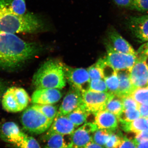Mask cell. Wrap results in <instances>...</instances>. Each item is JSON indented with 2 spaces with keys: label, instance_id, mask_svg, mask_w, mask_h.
Instances as JSON below:
<instances>
[{
  "label": "cell",
  "instance_id": "cell-1",
  "mask_svg": "<svg viewBox=\"0 0 148 148\" xmlns=\"http://www.w3.org/2000/svg\"><path fill=\"white\" fill-rule=\"evenodd\" d=\"M36 43L27 42L16 35L0 30V68L17 69L33 58L39 51Z\"/></svg>",
  "mask_w": 148,
  "mask_h": 148
},
{
  "label": "cell",
  "instance_id": "cell-2",
  "mask_svg": "<svg viewBox=\"0 0 148 148\" xmlns=\"http://www.w3.org/2000/svg\"><path fill=\"white\" fill-rule=\"evenodd\" d=\"M44 22L36 14H18L11 10L0 8V30L15 33H33L43 28Z\"/></svg>",
  "mask_w": 148,
  "mask_h": 148
},
{
  "label": "cell",
  "instance_id": "cell-3",
  "mask_svg": "<svg viewBox=\"0 0 148 148\" xmlns=\"http://www.w3.org/2000/svg\"><path fill=\"white\" fill-rule=\"evenodd\" d=\"M66 82L63 63L50 60L38 69L33 77L32 82L37 89H61L66 86Z\"/></svg>",
  "mask_w": 148,
  "mask_h": 148
},
{
  "label": "cell",
  "instance_id": "cell-4",
  "mask_svg": "<svg viewBox=\"0 0 148 148\" xmlns=\"http://www.w3.org/2000/svg\"><path fill=\"white\" fill-rule=\"evenodd\" d=\"M53 121L32 106L26 109L21 116L24 129L31 134L36 135L46 132Z\"/></svg>",
  "mask_w": 148,
  "mask_h": 148
},
{
  "label": "cell",
  "instance_id": "cell-5",
  "mask_svg": "<svg viewBox=\"0 0 148 148\" xmlns=\"http://www.w3.org/2000/svg\"><path fill=\"white\" fill-rule=\"evenodd\" d=\"M30 98L26 90L22 88L13 86L3 94L1 103L4 110L9 112H18L26 109Z\"/></svg>",
  "mask_w": 148,
  "mask_h": 148
},
{
  "label": "cell",
  "instance_id": "cell-6",
  "mask_svg": "<svg viewBox=\"0 0 148 148\" xmlns=\"http://www.w3.org/2000/svg\"><path fill=\"white\" fill-rule=\"evenodd\" d=\"M105 45L107 49V62L116 71L127 70L130 71L137 60L136 55L120 53L114 50L108 41Z\"/></svg>",
  "mask_w": 148,
  "mask_h": 148
},
{
  "label": "cell",
  "instance_id": "cell-7",
  "mask_svg": "<svg viewBox=\"0 0 148 148\" xmlns=\"http://www.w3.org/2000/svg\"><path fill=\"white\" fill-rule=\"evenodd\" d=\"M63 66L66 80L71 86L82 92L89 90L90 79L87 69L73 68L63 63Z\"/></svg>",
  "mask_w": 148,
  "mask_h": 148
},
{
  "label": "cell",
  "instance_id": "cell-8",
  "mask_svg": "<svg viewBox=\"0 0 148 148\" xmlns=\"http://www.w3.org/2000/svg\"><path fill=\"white\" fill-rule=\"evenodd\" d=\"M85 106L91 114H94L105 110L106 105L114 94L108 92H98L88 90L82 92Z\"/></svg>",
  "mask_w": 148,
  "mask_h": 148
},
{
  "label": "cell",
  "instance_id": "cell-9",
  "mask_svg": "<svg viewBox=\"0 0 148 148\" xmlns=\"http://www.w3.org/2000/svg\"><path fill=\"white\" fill-rule=\"evenodd\" d=\"M146 58L137 57V60L130 71V80L135 89L148 86V65Z\"/></svg>",
  "mask_w": 148,
  "mask_h": 148
},
{
  "label": "cell",
  "instance_id": "cell-10",
  "mask_svg": "<svg viewBox=\"0 0 148 148\" xmlns=\"http://www.w3.org/2000/svg\"><path fill=\"white\" fill-rule=\"evenodd\" d=\"M76 127L67 116L57 114L50 127L42 138L45 141L48 137L53 134L71 135Z\"/></svg>",
  "mask_w": 148,
  "mask_h": 148
},
{
  "label": "cell",
  "instance_id": "cell-11",
  "mask_svg": "<svg viewBox=\"0 0 148 148\" xmlns=\"http://www.w3.org/2000/svg\"><path fill=\"white\" fill-rule=\"evenodd\" d=\"M126 24L139 40L142 42L148 41V14L130 16Z\"/></svg>",
  "mask_w": 148,
  "mask_h": 148
},
{
  "label": "cell",
  "instance_id": "cell-12",
  "mask_svg": "<svg viewBox=\"0 0 148 148\" xmlns=\"http://www.w3.org/2000/svg\"><path fill=\"white\" fill-rule=\"evenodd\" d=\"M83 104L82 92L75 88L71 86L59 107L57 114L67 115Z\"/></svg>",
  "mask_w": 148,
  "mask_h": 148
},
{
  "label": "cell",
  "instance_id": "cell-13",
  "mask_svg": "<svg viewBox=\"0 0 148 148\" xmlns=\"http://www.w3.org/2000/svg\"><path fill=\"white\" fill-rule=\"evenodd\" d=\"M93 123H85L76 129L71 135L73 148H80L92 141L93 133L97 130Z\"/></svg>",
  "mask_w": 148,
  "mask_h": 148
},
{
  "label": "cell",
  "instance_id": "cell-14",
  "mask_svg": "<svg viewBox=\"0 0 148 148\" xmlns=\"http://www.w3.org/2000/svg\"><path fill=\"white\" fill-rule=\"evenodd\" d=\"M107 36L110 44L114 49L120 53L137 55L132 46L130 44L113 26L107 30Z\"/></svg>",
  "mask_w": 148,
  "mask_h": 148
},
{
  "label": "cell",
  "instance_id": "cell-15",
  "mask_svg": "<svg viewBox=\"0 0 148 148\" xmlns=\"http://www.w3.org/2000/svg\"><path fill=\"white\" fill-rule=\"evenodd\" d=\"M0 131V135L3 140L14 146L19 144L27 135L13 122H7L4 123Z\"/></svg>",
  "mask_w": 148,
  "mask_h": 148
},
{
  "label": "cell",
  "instance_id": "cell-16",
  "mask_svg": "<svg viewBox=\"0 0 148 148\" xmlns=\"http://www.w3.org/2000/svg\"><path fill=\"white\" fill-rule=\"evenodd\" d=\"M59 89L54 88H39L32 94V102L34 104H53L57 103L62 98Z\"/></svg>",
  "mask_w": 148,
  "mask_h": 148
},
{
  "label": "cell",
  "instance_id": "cell-17",
  "mask_svg": "<svg viewBox=\"0 0 148 148\" xmlns=\"http://www.w3.org/2000/svg\"><path fill=\"white\" fill-rule=\"evenodd\" d=\"M93 123L97 129H106L114 131L118 127V119L114 114L106 110L99 111L94 114Z\"/></svg>",
  "mask_w": 148,
  "mask_h": 148
},
{
  "label": "cell",
  "instance_id": "cell-18",
  "mask_svg": "<svg viewBox=\"0 0 148 148\" xmlns=\"http://www.w3.org/2000/svg\"><path fill=\"white\" fill-rule=\"evenodd\" d=\"M116 73L119 80V86L115 95L121 98L129 96L135 89L130 80V72L127 70H122Z\"/></svg>",
  "mask_w": 148,
  "mask_h": 148
},
{
  "label": "cell",
  "instance_id": "cell-19",
  "mask_svg": "<svg viewBox=\"0 0 148 148\" xmlns=\"http://www.w3.org/2000/svg\"><path fill=\"white\" fill-rule=\"evenodd\" d=\"M44 148H72L71 135L53 134L48 137Z\"/></svg>",
  "mask_w": 148,
  "mask_h": 148
},
{
  "label": "cell",
  "instance_id": "cell-20",
  "mask_svg": "<svg viewBox=\"0 0 148 148\" xmlns=\"http://www.w3.org/2000/svg\"><path fill=\"white\" fill-rule=\"evenodd\" d=\"M90 114L84 104H83L66 116L74 125L77 127L85 123Z\"/></svg>",
  "mask_w": 148,
  "mask_h": 148
},
{
  "label": "cell",
  "instance_id": "cell-21",
  "mask_svg": "<svg viewBox=\"0 0 148 148\" xmlns=\"http://www.w3.org/2000/svg\"><path fill=\"white\" fill-rule=\"evenodd\" d=\"M0 8L8 9L18 14L27 12L24 0H0Z\"/></svg>",
  "mask_w": 148,
  "mask_h": 148
},
{
  "label": "cell",
  "instance_id": "cell-22",
  "mask_svg": "<svg viewBox=\"0 0 148 148\" xmlns=\"http://www.w3.org/2000/svg\"><path fill=\"white\" fill-rule=\"evenodd\" d=\"M121 124L122 129L125 132H133L135 134L148 129L147 119L142 117L130 122L121 123Z\"/></svg>",
  "mask_w": 148,
  "mask_h": 148
},
{
  "label": "cell",
  "instance_id": "cell-23",
  "mask_svg": "<svg viewBox=\"0 0 148 148\" xmlns=\"http://www.w3.org/2000/svg\"><path fill=\"white\" fill-rule=\"evenodd\" d=\"M104 110L114 114L118 118L123 110L121 98L116 95H113L108 102Z\"/></svg>",
  "mask_w": 148,
  "mask_h": 148
},
{
  "label": "cell",
  "instance_id": "cell-24",
  "mask_svg": "<svg viewBox=\"0 0 148 148\" xmlns=\"http://www.w3.org/2000/svg\"><path fill=\"white\" fill-rule=\"evenodd\" d=\"M141 117L138 109L128 108L123 110L120 115L118 117L120 123L130 122Z\"/></svg>",
  "mask_w": 148,
  "mask_h": 148
},
{
  "label": "cell",
  "instance_id": "cell-25",
  "mask_svg": "<svg viewBox=\"0 0 148 148\" xmlns=\"http://www.w3.org/2000/svg\"><path fill=\"white\" fill-rule=\"evenodd\" d=\"M114 131L106 129H97L93 133L92 141L104 147Z\"/></svg>",
  "mask_w": 148,
  "mask_h": 148
},
{
  "label": "cell",
  "instance_id": "cell-26",
  "mask_svg": "<svg viewBox=\"0 0 148 148\" xmlns=\"http://www.w3.org/2000/svg\"><path fill=\"white\" fill-rule=\"evenodd\" d=\"M32 106L40 111L47 117L51 120H53L58 113L57 107L53 106L52 104H34Z\"/></svg>",
  "mask_w": 148,
  "mask_h": 148
},
{
  "label": "cell",
  "instance_id": "cell-27",
  "mask_svg": "<svg viewBox=\"0 0 148 148\" xmlns=\"http://www.w3.org/2000/svg\"><path fill=\"white\" fill-rule=\"evenodd\" d=\"M130 96L139 105L148 103V86L136 88Z\"/></svg>",
  "mask_w": 148,
  "mask_h": 148
},
{
  "label": "cell",
  "instance_id": "cell-28",
  "mask_svg": "<svg viewBox=\"0 0 148 148\" xmlns=\"http://www.w3.org/2000/svg\"><path fill=\"white\" fill-rule=\"evenodd\" d=\"M108 88V92L115 95L118 90L119 80L116 71L104 79Z\"/></svg>",
  "mask_w": 148,
  "mask_h": 148
},
{
  "label": "cell",
  "instance_id": "cell-29",
  "mask_svg": "<svg viewBox=\"0 0 148 148\" xmlns=\"http://www.w3.org/2000/svg\"><path fill=\"white\" fill-rule=\"evenodd\" d=\"M124 136L121 131L116 130L111 133L104 148H118L121 143Z\"/></svg>",
  "mask_w": 148,
  "mask_h": 148
},
{
  "label": "cell",
  "instance_id": "cell-30",
  "mask_svg": "<svg viewBox=\"0 0 148 148\" xmlns=\"http://www.w3.org/2000/svg\"><path fill=\"white\" fill-rule=\"evenodd\" d=\"M15 147L16 148H42L38 142L34 137L28 135Z\"/></svg>",
  "mask_w": 148,
  "mask_h": 148
},
{
  "label": "cell",
  "instance_id": "cell-31",
  "mask_svg": "<svg viewBox=\"0 0 148 148\" xmlns=\"http://www.w3.org/2000/svg\"><path fill=\"white\" fill-rule=\"evenodd\" d=\"M89 90L98 92H108L107 85L103 79L90 80Z\"/></svg>",
  "mask_w": 148,
  "mask_h": 148
},
{
  "label": "cell",
  "instance_id": "cell-32",
  "mask_svg": "<svg viewBox=\"0 0 148 148\" xmlns=\"http://www.w3.org/2000/svg\"><path fill=\"white\" fill-rule=\"evenodd\" d=\"M90 80L93 79H104L102 69L97 63L90 66L87 69Z\"/></svg>",
  "mask_w": 148,
  "mask_h": 148
},
{
  "label": "cell",
  "instance_id": "cell-33",
  "mask_svg": "<svg viewBox=\"0 0 148 148\" xmlns=\"http://www.w3.org/2000/svg\"><path fill=\"white\" fill-rule=\"evenodd\" d=\"M130 9L140 12H148V0H133Z\"/></svg>",
  "mask_w": 148,
  "mask_h": 148
},
{
  "label": "cell",
  "instance_id": "cell-34",
  "mask_svg": "<svg viewBox=\"0 0 148 148\" xmlns=\"http://www.w3.org/2000/svg\"><path fill=\"white\" fill-rule=\"evenodd\" d=\"M121 99L123 105V110L131 108L138 109L140 105L130 95L125 96Z\"/></svg>",
  "mask_w": 148,
  "mask_h": 148
},
{
  "label": "cell",
  "instance_id": "cell-35",
  "mask_svg": "<svg viewBox=\"0 0 148 148\" xmlns=\"http://www.w3.org/2000/svg\"><path fill=\"white\" fill-rule=\"evenodd\" d=\"M135 144H138L148 140V129L136 133L134 140Z\"/></svg>",
  "mask_w": 148,
  "mask_h": 148
},
{
  "label": "cell",
  "instance_id": "cell-36",
  "mask_svg": "<svg viewBox=\"0 0 148 148\" xmlns=\"http://www.w3.org/2000/svg\"><path fill=\"white\" fill-rule=\"evenodd\" d=\"M118 148H137V147L133 140L124 136L121 143Z\"/></svg>",
  "mask_w": 148,
  "mask_h": 148
},
{
  "label": "cell",
  "instance_id": "cell-37",
  "mask_svg": "<svg viewBox=\"0 0 148 148\" xmlns=\"http://www.w3.org/2000/svg\"><path fill=\"white\" fill-rule=\"evenodd\" d=\"M116 5L121 8L130 9L133 0H113Z\"/></svg>",
  "mask_w": 148,
  "mask_h": 148
},
{
  "label": "cell",
  "instance_id": "cell-38",
  "mask_svg": "<svg viewBox=\"0 0 148 148\" xmlns=\"http://www.w3.org/2000/svg\"><path fill=\"white\" fill-rule=\"evenodd\" d=\"M137 57H148V42L141 46L137 53Z\"/></svg>",
  "mask_w": 148,
  "mask_h": 148
},
{
  "label": "cell",
  "instance_id": "cell-39",
  "mask_svg": "<svg viewBox=\"0 0 148 148\" xmlns=\"http://www.w3.org/2000/svg\"><path fill=\"white\" fill-rule=\"evenodd\" d=\"M138 110L142 117L147 119L148 118V103L139 105Z\"/></svg>",
  "mask_w": 148,
  "mask_h": 148
},
{
  "label": "cell",
  "instance_id": "cell-40",
  "mask_svg": "<svg viewBox=\"0 0 148 148\" xmlns=\"http://www.w3.org/2000/svg\"><path fill=\"white\" fill-rule=\"evenodd\" d=\"M80 148H104V147L94 143L93 141H92L90 143H88L87 145H86L85 146Z\"/></svg>",
  "mask_w": 148,
  "mask_h": 148
},
{
  "label": "cell",
  "instance_id": "cell-41",
  "mask_svg": "<svg viewBox=\"0 0 148 148\" xmlns=\"http://www.w3.org/2000/svg\"><path fill=\"white\" fill-rule=\"evenodd\" d=\"M136 145L137 148H148V140Z\"/></svg>",
  "mask_w": 148,
  "mask_h": 148
},
{
  "label": "cell",
  "instance_id": "cell-42",
  "mask_svg": "<svg viewBox=\"0 0 148 148\" xmlns=\"http://www.w3.org/2000/svg\"><path fill=\"white\" fill-rule=\"evenodd\" d=\"M4 89V86L2 82L0 80V102L1 101V99H2V97L3 92Z\"/></svg>",
  "mask_w": 148,
  "mask_h": 148
},
{
  "label": "cell",
  "instance_id": "cell-43",
  "mask_svg": "<svg viewBox=\"0 0 148 148\" xmlns=\"http://www.w3.org/2000/svg\"><path fill=\"white\" fill-rule=\"evenodd\" d=\"M147 127H148V118L147 119Z\"/></svg>",
  "mask_w": 148,
  "mask_h": 148
}]
</instances>
